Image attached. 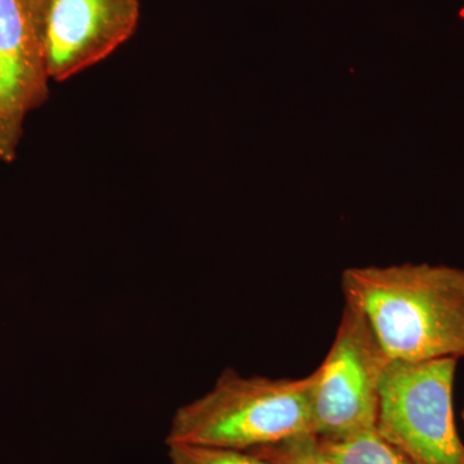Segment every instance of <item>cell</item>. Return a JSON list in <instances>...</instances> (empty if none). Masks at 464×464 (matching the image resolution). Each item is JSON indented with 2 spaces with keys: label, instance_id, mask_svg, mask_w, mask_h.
I'll return each mask as SVG.
<instances>
[{
  "label": "cell",
  "instance_id": "1",
  "mask_svg": "<svg viewBox=\"0 0 464 464\" xmlns=\"http://www.w3.org/2000/svg\"><path fill=\"white\" fill-rule=\"evenodd\" d=\"M341 289L392 362L464 359V268H348Z\"/></svg>",
  "mask_w": 464,
  "mask_h": 464
},
{
  "label": "cell",
  "instance_id": "11",
  "mask_svg": "<svg viewBox=\"0 0 464 464\" xmlns=\"http://www.w3.org/2000/svg\"><path fill=\"white\" fill-rule=\"evenodd\" d=\"M463 420H464V411H463Z\"/></svg>",
  "mask_w": 464,
  "mask_h": 464
},
{
  "label": "cell",
  "instance_id": "5",
  "mask_svg": "<svg viewBox=\"0 0 464 464\" xmlns=\"http://www.w3.org/2000/svg\"><path fill=\"white\" fill-rule=\"evenodd\" d=\"M140 0H47L41 25L45 66L63 83L102 63L136 33Z\"/></svg>",
  "mask_w": 464,
  "mask_h": 464
},
{
  "label": "cell",
  "instance_id": "3",
  "mask_svg": "<svg viewBox=\"0 0 464 464\" xmlns=\"http://www.w3.org/2000/svg\"><path fill=\"white\" fill-rule=\"evenodd\" d=\"M457 365L440 359L387 366L377 430L411 464H464L453 411Z\"/></svg>",
  "mask_w": 464,
  "mask_h": 464
},
{
  "label": "cell",
  "instance_id": "7",
  "mask_svg": "<svg viewBox=\"0 0 464 464\" xmlns=\"http://www.w3.org/2000/svg\"><path fill=\"white\" fill-rule=\"evenodd\" d=\"M317 440L333 464H411L378 432L377 427L343 438Z\"/></svg>",
  "mask_w": 464,
  "mask_h": 464
},
{
  "label": "cell",
  "instance_id": "10",
  "mask_svg": "<svg viewBox=\"0 0 464 464\" xmlns=\"http://www.w3.org/2000/svg\"><path fill=\"white\" fill-rule=\"evenodd\" d=\"M25 3L27 8H29L30 14H32L36 30H38L39 36H41L42 18L47 0H25Z\"/></svg>",
  "mask_w": 464,
  "mask_h": 464
},
{
  "label": "cell",
  "instance_id": "2",
  "mask_svg": "<svg viewBox=\"0 0 464 464\" xmlns=\"http://www.w3.org/2000/svg\"><path fill=\"white\" fill-rule=\"evenodd\" d=\"M316 373L307 377H246L227 368L212 389L177 409L166 444L249 451L314 433Z\"/></svg>",
  "mask_w": 464,
  "mask_h": 464
},
{
  "label": "cell",
  "instance_id": "9",
  "mask_svg": "<svg viewBox=\"0 0 464 464\" xmlns=\"http://www.w3.org/2000/svg\"><path fill=\"white\" fill-rule=\"evenodd\" d=\"M167 447L170 464H270L249 451L191 444Z\"/></svg>",
  "mask_w": 464,
  "mask_h": 464
},
{
  "label": "cell",
  "instance_id": "4",
  "mask_svg": "<svg viewBox=\"0 0 464 464\" xmlns=\"http://www.w3.org/2000/svg\"><path fill=\"white\" fill-rule=\"evenodd\" d=\"M390 362L362 311L344 304L331 350L315 371L314 435L338 439L375 429Z\"/></svg>",
  "mask_w": 464,
  "mask_h": 464
},
{
  "label": "cell",
  "instance_id": "6",
  "mask_svg": "<svg viewBox=\"0 0 464 464\" xmlns=\"http://www.w3.org/2000/svg\"><path fill=\"white\" fill-rule=\"evenodd\" d=\"M41 36L25 0H0V160L17 157L27 114L50 96Z\"/></svg>",
  "mask_w": 464,
  "mask_h": 464
},
{
  "label": "cell",
  "instance_id": "8",
  "mask_svg": "<svg viewBox=\"0 0 464 464\" xmlns=\"http://www.w3.org/2000/svg\"><path fill=\"white\" fill-rule=\"evenodd\" d=\"M270 464H333L323 453L314 433H302L293 438L249 450Z\"/></svg>",
  "mask_w": 464,
  "mask_h": 464
}]
</instances>
